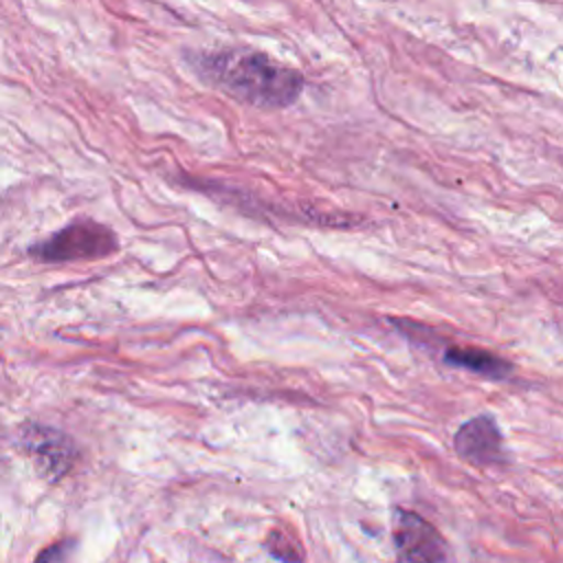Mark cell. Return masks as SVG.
Masks as SVG:
<instances>
[{"instance_id": "cell-1", "label": "cell", "mask_w": 563, "mask_h": 563, "mask_svg": "<svg viewBox=\"0 0 563 563\" xmlns=\"http://www.w3.org/2000/svg\"><path fill=\"white\" fill-rule=\"evenodd\" d=\"M191 64L205 81L257 108H286L303 90L301 73L249 46L198 53Z\"/></svg>"}, {"instance_id": "cell-2", "label": "cell", "mask_w": 563, "mask_h": 563, "mask_svg": "<svg viewBox=\"0 0 563 563\" xmlns=\"http://www.w3.org/2000/svg\"><path fill=\"white\" fill-rule=\"evenodd\" d=\"M117 251V235L92 220H79L37 244L35 253L51 262L97 260Z\"/></svg>"}, {"instance_id": "cell-3", "label": "cell", "mask_w": 563, "mask_h": 563, "mask_svg": "<svg viewBox=\"0 0 563 563\" xmlns=\"http://www.w3.org/2000/svg\"><path fill=\"white\" fill-rule=\"evenodd\" d=\"M396 554L400 561H444L449 556L442 534L411 510L396 512Z\"/></svg>"}, {"instance_id": "cell-4", "label": "cell", "mask_w": 563, "mask_h": 563, "mask_svg": "<svg viewBox=\"0 0 563 563\" xmlns=\"http://www.w3.org/2000/svg\"><path fill=\"white\" fill-rule=\"evenodd\" d=\"M453 449L471 464L486 466L504 460V438L495 418L482 413L466 420L453 435Z\"/></svg>"}, {"instance_id": "cell-5", "label": "cell", "mask_w": 563, "mask_h": 563, "mask_svg": "<svg viewBox=\"0 0 563 563\" xmlns=\"http://www.w3.org/2000/svg\"><path fill=\"white\" fill-rule=\"evenodd\" d=\"M24 449L46 477H62L73 466L77 451L70 438L48 427L24 429Z\"/></svg>"}, {"instance_id": "cell-6", "label": "cell", "mask_w": 563, "mask_h": 563, "mask_svg": "<svg viewBox=\"0 0 563 563\" xmlns=\"http://www.w3.org/2000/svg\"><path fill=\"white\" fill-rule=\"evenodd\" d=\"M444 363L488 376V378H506L512 372V365L508 361L482 347H462V345L449 347L444 352Z\"/></svg>"}]
</instances>
